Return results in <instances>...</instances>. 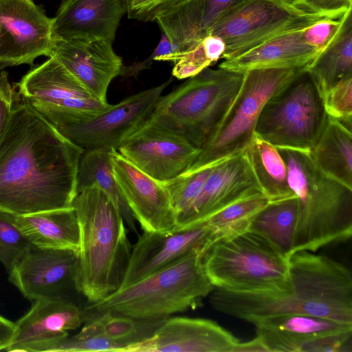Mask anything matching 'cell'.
Here are the masks:
<instances>
[{
    "label": "cell",
    "instance_id": "obj_38",
    "mask_svg": "<svg viewBox=\"0 0 352 352\" xmlns=\"http://www.w3.org/2000/svg\"><path fill=\"white\" fill-rule=\"evenodd\" d=\"M348 12L338 19H320L302 30V32L305 41L320 53L322 52L340 34Z\"/></svg>",
    "mask_w": 352,
    "mask_h": 352
},
{
    "label": "cell",
    "instance_id": "obj_7",
    "mask_svg": "<svg viewBox=\"0 0 352 352\" xmlns=\"http://www.w3.org/2000/svg\"><path fill=\"white\" fill-rule=\"evenodd\" d=\"M202 263L215 288L277 294L291 291L288 258L250 230L216 240L204 254Z\"/></svg>",
    "mask_w": 352,
    "mask_h": 352
},
{
    "label": "cell",
    "instance_id": "obj_27",
    "mask_svg": "<svg viewBox=\"0 0 352 352\" xmlns=\"http://www.w3.org/2000/svg\"><path fill=\"white\" fill-rule=\"evenodd\" d=\"M244 152L263 193L270 201L295 196L288 184L286 164L274 146L254 133Z\"/></svg>",
    "mask_w": 352,
    "mask_h": 352
},
{
    "label": "cell",
    "instance_id": "obj_3",
    "mask_svg": "<svg viewBox=\"0 0 352 352\" xmlns=\"http://www.w3.org/2000/svg\"><path fill=\"white\" fill-rule=\"evenodd\" d=\"M72 206L80 228L76 287L93 303L120 287L132 245L119 208L98 185L78 192Z\"/></svg>",
    "mask_w": 352,
    "mask_h": 352
},
{
    "label": "cell",
    "instance_id": "obj_26",
    "mask_svg": "<svg viewBox=\"0 0 352 352\" xmlns=\"http://www.w3.org/2000/svg\"><path fill=\"white\" fill-rule=\"evenodd\" d=\"M318 168L328 177L352 189V133L329 117L311 150Z\"/></svg>",
    "mask_w": 352,
    "mask_h": 352
},
{
    "label": "cell",
    "instance_id": "obj_4",
    "mask_svg": "<svg viewBox=\"0 0 352 352\" xmlns=\"http://www.w3.org/2000/svg\"><path fill=\"white\" fill-rule=\"evenodd\" d=\"M287 170L297 199L293 253L314 252L352 234V189L328 177L316 164L311 150L276 147Z\"/></svg>",
    "mask_w": 352,
    "mask_h": 352
},
{
    "label": "cell",
    "instance_id": "obj_18",
    "mask_svg": "<svg viewBox=\"0 0 352 352\" xmlns=\"http://www.w3.org/2000/svg\"><path fill=\"white\" fill-rule=\"evenodd\" d=\"M113 174L134 219L146 232H168L176 214L162 184L112 150Z\"/></svg>",
    "mask_w": 352,
    "mask_h": 352
},
{
    "label": "cell",
    "instance_id": "obj_16",
    "mask_svg": "<svg viewBox=\"0 0 352 352\" xmlns=\"http://www.w3.org/2000/svg\"><path fill=\"white\" fill-rule=\"evenodd\" d=\"M118 151L148 176L165 182L186 173L197 157L200 148L179 135L146 122Z\"/></svg>",
    "mask_w": 352,
    "mask_h": 352
},
{
    "label": "cell",
    "instance_id": "obj_24",
    "mask_svg": "<svg viewBox=\"0 0 352 352\" xmlns=\"http://www.w3.org/2000/svg\"><path fill=\"white\" fill-rule=\"evenodd\" d=\"M302 30L270 40L219 67L245 73L254 69L296 68L309 66L320 52L305 40Z\"/></svg>",
    "mask_w": 352,
    "mask_h": 352
},
{
    "label": "cell",
    "instance_id": "obj_5",
    "mask_svg": "<svg viewBox=\"0 0 352 352\" xmlns=\"http://www.w3.org/2000/svg\"><path fill=\"white\" fill-rule=\"evenodd\" d=\"M204 254H189L105 298L89 303L83 313L109 311L140 320H163L195 309L214 287L202 263Z\"/></svg>",
    "mask_w": 352,
    "mask_h": 352
},
{
    "label": "cell",
    "instance_id": "obj_29",
    "mask_svg": "<svg viewBox=\"0 0 352 352\" xmlns=\"http://www.w3.org/2000/svg\"><path fill=\"white\" fill-rule=\"evenodd\" d=\"M322 98L339 82L352 76V16H346L338 36L308 67Z\"/></svg>",
    "mask_w": 352,
    "mask_h": 352
},
{
    "label": "cell",
    "instance_id": "obj_39",
    "mask_svg": "<svg viewBox=\"0 0 352 352\" xmlns=\"http://www.w3.org/2000/svg\"><path fill=\"white\" fill-rule=\"evenodd\" d=\"M190 0H125L127 16L142 22L155 19Z\"/></svg>",
    "mask_w": 352,
    "mask_h": 352
},
{
    "label": "cell",
    "instance_id": "obj_35",
    "mask_svg": "<svg viewBox=\"0 0 352 352\" xmlns=\"http://www.w3.org/2000/svg\"><path fill=\"white\" fill-rule=\"evenodd\" d=\"M32 243L14 222V214L0 209V261L8 272Z\"/></svg>",
    "mask_w": 352,
    "mask_h": 352
},
{
    "label": "cell",
    "instance_id": "obj_31",
    "mask_svg": "<svg viewBox=\"0 0 352 352\" xmlns=\"http://www.w3.org/2000/svg\"><path fill=\"white\" fill-rule=\"evenodd\" d=\"M297 214L296 196L270 201L254 217L248 230L265 237L289 259L293 254Z\"/></svg>",
    "mask_w": 352,
    "mask_h": 352
},
{
    "label": "cell",
    "instance_id": "obj_41",
    "mask_svg": "<svg viewBox=\"0 0 352 352\" xmlns=\"http://www.w3.org/2000/svg\"><path fill=\"white\" fill-rule=\"evenodd\" d=\"M202 41V40H201ZM212 65L201 41L191 50L182 54L175 63L172 74L178 79L192 77Z\"/></svg>",
    "mask_w": 352,
    "mask_h": 352
},
{
    "label": "cell",
    "instance_id": "obj_17",
    "mask_svg": "<svg viewBox=\"0 0 352 352\" xmlns=\"http://www.w3.org/2000/svg\"><path fill=\"white\" fill-rule=\"evenodd\" d=\"M259 194L263 193L245 152L228 157L214 165L198 197L175 230L197 226L226 206Z\"/></svg>",
    "mask_w": 352,
    "mask_h": 352
},
{
    "label": "cell",
    "instance_id": "obj_34",
    "mask_svg": "<svg viewBox=\"0 0 352 352\" xmlns=\"http://www.w3.org/2000/svg\"><path fill=\"white\" fill-rule=\"evenodd\" d=\"M214 165L192 173H183L173 179L161 182L168 194L175 210L176 224L188 212L198 197Z\"/></svg>",
    "mask_w": 352,
    "mask_h": 352
},
{
    "label": "cell",
    "instance_id": "obj_2",
    "mask_svg": "<svg viewBox=\"0 0 352 352\" xmlns=\"http://www.w3.org/2000/svg\"><path fill=\"white\" fill-rule=\"evenodd\" d=\"M291 291L287 294L233 292L215 288L214 309L246 321L286 314H305L352 324V276L342 263L302 250L289 258Z\"/></svg>",
    "mask_w": 352,
    "mask_h": 352
},
{
    "label": "cell",
    "instance_id": "obj_20",
    "mask_svg": "<svg viewBox=\"0 0 352 352\" xmlns=\"http://www.w3.org/2000/svg\"><path fill=\"white\" fill-rule=\"evenodd\" d=\"M15 322L12 336L3 351L43 352L45 348L69 336L84 322L82 311L70 299H38Z\"/></svg>",
    "mask_w": 352,
    "mask_h": 352
},
{
    "label": "cell",
    "instance_id": "obj_13",
    "mask_svg": "<svg viewBox=\"0 0 352 352\" xmlns=\"http://www.w3.org/2000/svg\"><path fill=\"white\" fill-rule=\"evenodd\" d=\"M53 18L33 0H0V68L50 57Z\"/></svg>",
    "mask_w": 352,
    "mask_h": 352
},
{
    "label": "cell",
    "instance_id": "obj_9",
    "mask_svg": "<svg viewBox=\"0 0 352 352\" xmlns=\"http://www.w3.org/2000/svg\"><path fill=\"white\" fill-rule=\"evenodd\" d=\"M307 69L274 94L260 112L254 133L275 147L311 150L327 124L322 96Z\"/></svg>",
    "mask_w": 352,
    "mask_h": 352
},
{
    "label": "cell",
    "instance_id": "obj_21",
    "mask_svg": "<svg viewBox=\"0 0 352 352\" xmlns=\"http://www.w3.org/2000/svg\"><path fill=\"white\" fill-rule=\"evenodd\" d=\"M51 56L56 58L96 98L107 102L111 82L122 75L123 63L104 40L54 39Z\"/></svg>",
    "mask_w": 352,
    "mask_h": 352
},
{
    "label": "cell",
    "instance_id": "obj_6",
    "mask_svg": "<svg viewBox=\"0 0 352 352\" xmlns=\"http://www.w3.org/2000/svg\"><path fill=\"white\" fill-rule=\"evenodd\" d=\"M243 78L244 73L207 67L161 96L146 122L201 148L219 125Z\"/></svg>",
    "mask_w": 352,
    "mask_h": 352
},
{
    "label": "cell",
    "instance_id": "obj_25",
    "mask_svg": "<svg viewBox=\"0 0 352 352\" xmlns=\"http://www.w3.org/2000/svg\"><path fill=\"white\" fill-rule=\"evenodd\" d=\"M14 222L34 246L79 251L80 228L73 206L25 214H14Z\"/></svg>",
    "mask_w": 352,
    "mask_h": 352
},
{
    "label": "cell",
    "instance_id": "obj_30",
    "mask_svg": "<svg viewBox=\"0 0 352 352\" xmlns=\"http://www.w3.org/2000/svg\"><path fill=\"white\" fill-rule=\"evenodd\" d=\"M155 21L174 50L173 54L160 60L175 63L182 54L197 45L206 36L203 28L202 0H190L157 16Z\"/></svg>",
    "mask_w": 352,
    "mask_h": 352
},
{
    "label": "cell",
    "instance_id": "obj_47",
    "mask_svg": "<svg viewBox=\"0 0 352 352\" xmlns=\"http://www.w3.org/2000/svg\"><path fill=\"white\" fill-rule=\"evenodd\" d=\"M173 47L166 34L162 32L160 43L149 59L160 60L162 58L173 54Z\"/></svg>",
    "mask_w": 352,
    "mask_h": 352
},
{
    "label": "cell",
    "instance_id": "obj_43",
    "mask_svg": "<svg viewBox=\"0 0 352 352\" xmlns=\"http://www.w3.org/2000/svg\"><path fill=\"white\" fill-rule=\"evenodd\" d=\"M245 0H202L203 28L206 33L212 24L223 13Z\"/></svg>",
    "mask_w": 352,
    "mask_h": 352
},
{
    "label": "cell",
    "instance_id": "obj_45",
    "mask_svg": "<svg viewBox=\"0 0 352 352\" xmlns=\"http://www.w3.org/2000/svg\"><path fill=\"white\" fill-rule=\"evenodd\" d=\"M201 43L212 64L222 57L226 45L221 38L216 35L207 34Z\"/></svg>",
    "mask_w": 352,
    "mask_h": 352
},
{
    "label": "cell",
    "instance_id": "obj_14",
    "mask_svg": "<svg viewBox=\"0 0 352 352\" xmlns=\"http://www.w3.org/2000/svg\"><path fill=\"white\" fill-rule=\"evenodd\" d=\"M78 253L32 245L8 272V280L30 300L69 299L70 292H77Z\"/></svg>",
    "mask_w": 352,
    "mask_h": 352
},
{
    "label": "cell",
    "instance_id": "obj_44",
    "mask_svg": "<svg viewBox=\"0 0 352 352\" xmlns=\"http://www.w3.org/2000/svg\"><path fill=\"white\" fill-rule=\"evenodd\" d=\"M15 90L8 80L6 72H0V138L8 120L14 98Z\"/></svg>",
    "mask_w": 352,
    "mask_h": 352
},
{
    "label": "cell",
    "instance_id": "obj_46",
    "mask_svg": "<svg viewBox=\"0 0 352 352\" xmlns=\"http://www.w3.org/2000/svg\"><path fill=\"white\" fill-rule=\"evenodd\" d=\"M14 322L0 315V347L3 351L14 331Z\"/></svg>",
    "mask_w": 352,
    "mask_h": 352
},
{
    "label": "cell",
    "instance_id": "obj_11",
    "mask_svg": "<svg viewBox=\"0 0 352 352\" xmlns=\"http://www.w3.org/2000/svg\"><path fill=\"white\" fill-rule=\"evenodd\" d=\"M16 85L18 94L56 128L91 119L111 105L96 98L54 56L33 65Z\"/></svg>",
    "mask_w": 352,
    "mask_h": 352
},
{
    "label": "cell",
    "instance_id": "obj_49",
    "mask_svg": "<svg viewBox=\"0 0 352 352\" xmlns=\"http://www.w3.org/2000/svg\"><path fill=\"white\" fill-rule=\"evenodd\" d=\"M0 351H1V348L0 347Z\"/></svg>",
    "mask_w": 352,
    "mask_h": 352
},
{
    "label": "cell",
    "instance_id": "obj_12",
    "mask_svg": "<svg viewBox=\"0 0 352 352\" xmlns=\"http://www.w3.org/2000/svg\"><path fill=\"white\" fill-rule=\"evenodd\" d=\"M171 80L128 96L91 119L57 127V130L83 150H117L148 120L154 106Z\"/></svg>",
    "mask_w": 352,
    "mask_h": 352
},
{
    "label": "cell",
    "instance_id": "obj_42",
    "mask_svg": "<svg viewBox=\"0 0 352 352\" xmlns=\"http://www.w3.org/2000/svg\"><path fill=\"white\" fill-rule=\"evenodd\" d=\"M352 330L323 336L306 344L302 352H351Z\"/></svg>",
    "mask_w": 352,
    "mask_h": 352
},
{
    "label": "cell",
    "instance_id": "obj_33",
    "mask_svg": "<svg viewBox=\"0 0 352 352\" xmlns=\"http://www.w3.org/2000/svg\"><path fill=\"white\" fill-rule=\"evenodd\" d=\"M269 202L263 194L254 195L226 206L202 223L214 229L219 239L238 234L248 230L252 220Z\"/></svg>",
    "mask_w": 352,
    "mask_h": 352
},
{
    "label": "cell",
    "instance_id": "obj_23",
    "mask_svg": "<svg viewBox=\"0 0 352 352\" xmlns=\"http://www.w3.org/2000/svg\"><path fill=\"white\" fill-rule=\"evenodd\" d=\"M256 336L267 352H302L317 338L352 330V324L305 314H286L256 318Z\"/></svg>",
    "mask_w": 352,
    "mask_h": 352
},
{
    "label": "cell",
    "instance_id": "obj_1",
    "mask_svg": "<svg viewBox=\"0 0 352 352\" xmlns=\"http://www.w3.org/2000/svg\"><path fill=\"white\" fill-rule=\"evenodd\" d=\"M82 151L15 91L0 138V209L25 214L72 207Z\"/></svg>",
    "mask_w": 352,
    "mask_h": 352
},
{
    "label": "cell",
    "instance_id": "obj_15",
    "mask_svg": "<svg viewBox=\"0 0 352 352\" xmlns=\"http://www.w3.org/2000/svg\"><path fill=\"white\" fill-rule=\"evenodd\" d=\"M218 239L216 231L204 223L185 230L144 231L132 246L120 287L130 285L189 254H204Z\"/></svg>",
    "mask_w": 352,
    "mask_h": 352
},
{
    "label": "cell",
    "instance_id": "obj_37",
    "mask_svg": "<svg viewBox=\"0 0 352 352\" xmlns=\"http://www.w3.org/2000/svg\"><path fill=\"white\" fill-rule=\"evenodd\" d=\"M322 100L327 115L351 131L352 76L328 90L323 95Z\"/></svg>",
    "mask_w": 352,
    "mask_h": 352
},
{
    "label": "cell",
    "instance_id": "obj_19",
    "mask_svg": "<svg viewBox=\"0 0 352 352\" xmlns=\"http://www.w3.org/2000/svg\"><path fill=\"white\" fill-rule=\"evenodd\" d=\"M239 342L213 320L177 316L167 318L151 338L122 352H234Z\"/></svg>",
    "mask_w": 352,
    "mask_h": 352
},
{
    "label": "cell",
    "instance_id": "obj_40",
    "mask_svg": "<svg viewBox=\"0 0 352 352\" xmlns=\"http://www.w3.org/2000/svg\"><path fill=\"white\" fill-rule=\"evenodd\" d=\"M305 14L338 19L351 10L352 0H283Z\"/></svg>",
    "mask_w": 352,
    "mask_h": 352
},
{
    "label": "cell",
    "instance_id": "obj_32",
    "mask_svg": "<svg viewBox=\"0 0 352 352\" xmlns=\"http://www.w3.org/2000/svg\"><path fill=\"white\" fill-rule=\"evenodd\" d=\"M83 316L85 329L120 344L124 349L151 338L165 320H140L109 311L83 313Z\"/></svg>",
    "mask_w": 352,
    "mask_h": 352
},
{
    "label": "cell",
    "instance_id": "obj_22",
    "mask_svg": "<svg viewBox=\"0 0 352 352\" xmlns=\"http://www.w3.org/2000/svg\"><path fill=\"white\" fill-rule=\"evenodd\" d=\"M126 13L125 0H61L53 18L54 39H98L113 44Z\"/></svg>",
    "mask_w": 352,
    "mask_h": 352
},
{
    "label": "cell",
    "instance_id": "obj_48",
    "mask_svg": "<svg viewBox=\"0 0 352 352\" xmlns=\"http://www.w3.org/2000/svg\"><path fill=\"white\" fill-rule=\"evenodd\" d=\"M263 351L267 352L261 340L256 336L252 340L239 342L234 352Z\"/></svg>",
    "mask_w": 352,
    "mask_h": 352
},
{
    "label": "cell",
    "instance_id": "obj_36",
    "mask_svg": "<svg viewBox=\"0 0 352 352\" xmlns=\"http://www.w3.org/2000/svg\"><path fill=\"white\" fill-rule=\"evenodd\" d=\"M124 346L94 333L84 327L74 336L67 337L46 346L43 352H122Z\"/></svg>",
    "mask_w": 352,
    "mask_h": 352
},
{
    "label": "cell",
    "instance_id": "obj_8",
    "mask_svg": "<svg viewBox=\"0 0 352 352\" xmlns=\"http://www.w3.org/2000/svg\"><path fill=\"white\" fill-rule=\"evenodd\" d=\"M308 67L254 69L245 72L235 98L186 173L243 153L254 136L258 116L265 102Z\"/></svg>",
    "mask_w": 352,
    "mask_h": 352
},
{
    "label": "cell",
    "instance_id": "obj_28",
    "mask_svg": "<svg viewBox=\"0 0 352 352\" xmlns=\"http://www.w3.org/2000/svg\"><path fill=\"white\" fill-rule=\"evenodd\" d=\"M113 149L97 148L83 150L78 167L77 193L90 185H98L112 198L119 208L124 223L131 230L139 235L135 219L121 193L113 174Z\"/></svg>",
    "mask_w": 352,
    "mask_h": 352
},
{
    "label": "cell",
    "instance_id": "obj_10",
    "mask_svg": "<svg viewBox=\"0 0 352 352\" xmlns=\"http://www.w3.org/2000/svg\"><path fill=\"white\" fill-rule=\"evenodd\" d=\"M324 18L302 12L283 0H245L221 15L207 34L222 38L226 49L221 58L228 60Z\"/></svg>",
    "mask_w": 352,
    "mask_h": 352
}]
</instances>
